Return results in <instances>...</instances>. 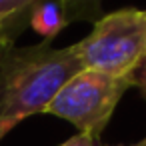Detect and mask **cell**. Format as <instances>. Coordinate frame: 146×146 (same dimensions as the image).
<instances>
[{
  "label": "cell",
  "mask_w": 146,
  "mask_h": 146,
  "mask_svg": "<svg viewBox=\"0 0 146 146\" xmlns=\"http://www.w3.org/2000/svg\"><path fill=\"white\" fill-rule=\"evenodd\" d=\"M70 48L82 68L128 78L146 58V10L122 8L98 18L92 32Z\"/></svg>",
  "instance_id": "2"
},
{
  "label": "cell",
  "mask_w": 146,
  "mask_h": 146,
  "mask_svg": "<svg viewBox=\"0 0 146 146\" xmlns=\"http://www.w3.org/2000/svg\"><path fill=\"white\" fill-rule=\"evenodd\" d=\"M60 146H96L94 140L86 134H74L72 138H68L66 142H62Z\"/></svg>",
  "instance_id": "7"
},
{
  "label": "cell",
  "mask_w": 146,
  "mask_h": 146,
  "mask_svg": "<svg viewBox=\"0 0 146 146\" xmlns=\"http://www.w3.org/2000/svg\"><path fill=\"white\" fill-rule=\"evenodd\" d=\"M34 0H0V46H14V40L30 26Z\"/></svg>",
  "instance_id": "5"
},
{
  "label": "cell",
  "mask_w": 146,
  "mask_h": 146,
  "mask_svg": "<svg viewBox=\"0 0 146 146\" xmlns=\"http://www.w3.org/2000/svg\"><path fill=\"white\" fill-rule=\"evenodd\" d=\"M132 86V76L116 78L98 70L82 68L62 84L44 114L58 116L96 140L108 126L122 94Z\"/></svg>",
  "instance_id": "3"
},
{
  "label": "cell",
  "mask_w": 146,
  "mask_h": 146,
  "mask_svg": "<svg viewBox=\"0 0 146 146\" xmlns=\"http://www.w3.org/2000/svg\"><path fill=\"white\" fill-rule=\"evenodd\" d=\"M80 70L70 46H0V140L22 120L44 114L62 84Z\"/></svg>",
  "instance_id": "1"
},
{
  "label": "cell",
  "mask_w": 146,
  "mask_h": 146,
  "mask_svg": "<svg viewBox=\"0 0 146 146\" xmlns=\"http://www.w3.org/2000/svg\"><path fill=\"white\" fill-rule=\"evenodd\" d=\"M70 20L68 6L64 2H34L30 8V28H34L44 42L56 38Z\"/></svg>",
  "instance_id": "4"
},
{
  "label": "cell",
  "mask_w": 146,
  "mask_h": 146,
  "mask_svg": "<svg viewBox=\"0 0 146 146\" xmlns=\"http://www.w3.org/2000/svg\"><path fill=\"white\" fill-rule=\"evenodd\" d=\"M132 86H136L140 92H142V96H144V100H146V58L140 62V66L132 72Z\"/></svg>",
  "instance_id": "6"
},
{
  "label": "cell",
  "mask_w": 146,
  "mask_h": 146,
  "mask_svg": "<svg viewBox=\"0 0 146 146\" xmlns=\"http://www.w3.org/2000/svg\"><path fill=\"white\" fill-rule=\"evenodd\" d=\"M130 146H146V138H142V140H138L136 144H130Z\"/></svg>",
  "instance_id": "8"
}]
</instances>
